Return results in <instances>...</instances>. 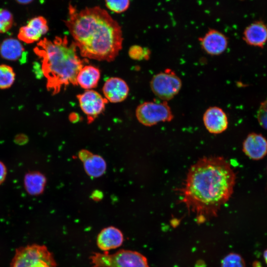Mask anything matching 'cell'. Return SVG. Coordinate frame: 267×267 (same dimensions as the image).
Here are the masks:
<instances>
[{"instance_id":"1","label":"cell","mask_w":267,"mask_h":267,"mask_svg":"<svg viewBox=\"0 0 267 267\" xmlns=\"http://www.w3.org/2000/svg\"><path fill=\"white\" fill-rule=\"evenodd\" d=\"M235 181V173L224 158L203 157L189 169L179 189L181 202L202 223L217 216L231 196Z\"/></svg>"},{"instance_id":"2","label":"cell","mask_w":267,"mask_h":267,"mask_svg":"<svg viewBox=\"0 0 267 267\" xmlns=\"http://www.w3.org/2000/svg\"><path fill=\"white\" fill-rule=\"evenodd\" d=\"M65 23L83 57L110 62L122 49L120 25L99 6L78 10L70 4Z\"/></svg>"},{"instance_id":"3","label":"cell","mask_w":267,"mask_h":267,"mask_svg":"<svg viewBox=\"0 0 267 267\" xmlns=\"http://www.w3.org/2000/svg\"><path fill=\"white\" fill-rule=\"evenodd\" d=\"M77 47L68 38L56 37L51 41L44 38L34 48L41 59L42 70L46 80V88L52 95L70 85L77 86V76L84 66L77 54Z\"/></svg>"},{"instance_id":"4","label":"cell","mask_w":267,"mask_h":267,"mask_svg":"<svg viewBox=\"0 0 267 267\" xmlns=\"http://www.w3.org/2000/svg\"><path fill=\"white\" fill-rule=\"evenodd\" d=\"M10 267H56V263L45 246L34 244L17 248Z\"/></svg>"},{"instance_id":"5","label":"cell","mask_w":267,"mask_h":267,"mask_svg":"<svg viewBox=\"0 0 267 267\" xmlns=\"http://www.w3.org/2000/svg\"><path fill=\"white\" fill-rule=\"evenodd\" d=\"M90 260L92 267H149L144 256L129 250L121 249L111 254L93 253Z\"/></svg>"},{"instance_id":"6","label":"cell","mask_w":267,"mask_h":267,"mask_svg":"<svg viewBox=\"0 0 267 267\" xmlns=\"http://www.w3.org/2000/svg\"><path fill=\"white\" fill-rule=\"evenodd\" d=\"M135 116L139 123L148 127L170 122L174 118L171 107L165 101L144 102L137 107Z\"/></svg>"},{"instance_id":"7","label":"cell","mask_w":267,"mask_h":267,"mask_svg":"<svg viewBox=\"0 0 267 267\" xmlns=\"http://www.w3.org/2000/svg\"><path fill=\"white\" fill-rule=\"evenodd\" d=\"M150 87L156 96L167 101L178 93L182 87V82L174 71L166 69L153 76L150 82Z\"/></svg>"},{"instance_id":"8","label":"cell","mask_w":267,"mask_h":267,"mask_svg":"<svg viewBox=\"0 0 267 267\" xmlns=\"http://www.w3.org/2000/svg\"><path fill=\"white\" fill-rule=\"evenodd\" d=\"M77 97L81 110L87 115L89 123L103 112L108 102L105 97L92 89L86 90L78 94Z\"/></svg>"},{"instance_id":"9","label":"cell","mask_w":267,"mask_h":267,"mask_svg":"<svg viewBox=\"0 0 267 267\" xmlns=\"http://www.w3.org/2000/svg\"><path fill=\"white\" fill-rule=\"evenodd\" d=\"M48 31L47 20L44 17L38 16L31 19L26 25L19 29L18 38L27 44H31L38 41Z\"/></svg>"},{"instance_id":"10","label":"cell","mask_w":267,"mask_h":267,"mask_svg":"<svg viewBox=\"0 0 267 267\" xmlns=\"http://www.w3.org/2000/svg\"><path fill=\"white\" fill-rule=\"evenodd\" d=\"M199 41L203 50L211 55L221 54L228 45L226 36L215 29H210L203 36L199 38Z\"/></svg>"},{"instance_id":"11","label":"cell","mask_w":267,"mask_h":267,"mask_svg":"<svg viewBox=\"0 0 267 267\" xmlns=\"http://www.w3.org/2000/svg\"><path fill=\"white\" fill-rule=\"evenodd\" d=\"M204 125L207 131L213 134L224 132L228 125V119L225 112L220 107H209L203 116Z\"/></svg>"},{"instance_id":"12","label":"cell","mask_w":267,"mask_h":267,"mask_svg":"<svg viewBox=\"0 0 267 267\" xmlns=\"http://www.w3.org/2000/svg\"><path fill=\"white\" fill-rule=\"evenodd\" d=\"M242 150L250 159L261 160L267 154V139L261 134L250 133L243 142Z\"/></svg>"},{"instance_id":"13","label":"cell","mask_w":267,"mask_h":267,"mask_svg":"<svg viewBox=\"0 0 267 267\" xmlns=\"http://www.w3.org/2000/svg\"><path fill=\"white\" fill-rule=\"evenodd\" d=\"M102 91L105 98L112 103L124 101L128 96L129 88L126 82L118 77H111L105 82Z\"/></svg>"},{"instance_id":"14","label":"cell","mask_w":267,"mask_h":267,"mask_svg":"<svg viewBox=\"0 0 267 267\" xmlns=\"http://www.w3.org/2000/svg\"><path fill=\"white\" fill-rule=\"evenodd\" d=\"M78 156L83 162L85 171L88 176L98 178L105 173L106 163L101 156L83 149L79 152Z\"/></svg>"},{"instance_id":"15","label":"cell","mask_w":267,"mask_h":267,"mask_svg":"<svg viewBox=\"0 0 267 267\" xmlns=\"http://www.w3.org/2000/svg\"><path fill=\"white\" fill-rule=\"evenodd\" d=\"M124 241L121 231L114 226H108L102 229L97 235L96 244L104 252H107L121 246Z\"/></svg>"},{"instance_id":"16","label":"cell","mask_w":267,"mask_h":267,"mask_svg":"<svg viewBox=\"0 0 267 267\" xmlns=\"http://www.w3.org/2000/svg\"><path fill=\"white\" fill-rule=\"evenodd\" d=\"M243 39L248 45L263 48L267 42V26L262 21H255L244 30Z\"/></svg>"},{"instance_id":"17","label":"cell","mask_w":267,"mask_h":267,"mask_svg":"<svg viewBox=\"0 0 267 267\" xmlns=\"http://www.w3.org/2000/svg\"><path fill=\"white\" fill-rule=\"evenodd\" d=\"M100 78L98 68L91 65L83 66L77 76L78 85L86 90L91 89L97 86Z\"/></svg>"},{"instance_id":"18","label":"cell","mask_w":267,"mask_h":267,"mask_svg":"<svg viewBox=\"0 0 267 267\" xmlns=\"http://www.w3.org/2000/svg\"><path fill=\"white\" fill-rule=\"evenodd\" d=\"M24 48L21 43L14 38L4 40L0 45L1 56L7 60L16 61L24 57Z\"/></svg>"},{"instance_id":"19","label":"cell","mask_w":267,"mask_h":267,"mask_svg":"<svg viewBox=\"0 0 267 267\" xmlns=\"http://www.w3.org/2000/svg\"><path fill=\"white\" fill-rule=\"evenodd\" d=\"M46 179L40 172H32L25 175L24 186L27 192L31 195H39L44 190Z\"/></svg>"},{"instance_id":"20","label":"cell","mask_w":267,"mask_h":267,"mask_svg":"<svg viewBox=\"0 0 267 267\" xmlns=\"http://www.w3.org/2000/svg\"><path fill=\"white\" fill-rule=\"evenodd\" d=\"M15 74L11 67L0 65V89L10 87L15 81Z\"/></svg>"},{"instance_id":"21","label":"cell","mask_w":267,"mask_h":267,"mask_svg":"<svg viewBox=\"0 0 267 267\" xmlns=\"http://www.w3.org/2000/svg\"><path fill=\"white\" fill-rule=\"evenodd\" d=\"M221 267H246L243 258L239 254L230 253L222 261Z\"/></svg>"},{"instance_id":"22","label":"cell","mask_w":267,"mask_h":267,"mask_svg":"<svg viewBox=\"0 0 267 267\" xmlns=\"http://www.w3.org/2000/svg\"><path fill=\"white\" fill-rule=\"evenodd\" d=\"M13 23L12 14L8 10L0 8V33L9 30Z\"/></svg>"},{"instance_id":"23","label":"cell","mask_w":267,"mask_h":267,"mask_svg":"<svg viewBox=\"0 0 267 267\" xmlns=\"http://www.w3.org/2000/svg\"><path fill=\"white\" fill-rule=\"evenodd\" d=\"M107 8L112 12L121 13L129 7L130 0H105Z\"/></svg>"},{"instance_id":"24","label":"cell","mask_w":267,"mask_h":267,"mask_svg":"<svg viewBox=\"0 0 267 267\" xmlns=\"http://www.w3.org/2000/svg\"><path fill=\"white\" fill-rule=\"evenodd\" d=\"M128 53L130 58L136 60H147L150 55L149 49L138 45L131 46Z\"/></svg>"},{"instance_id":"25","label":"cell","mask_w":267,"mask_h":267,"mask_svg":"<svg viewBox=\"0 0 267 267\" xmlns=\"http://www.w3.org/2000/svg\"><path fill=\"white\" fill-rule=\"evenodd\" d=\"M257 117L260 125L267 130V99L261 102L257 111Z\"/></svg>"},{"instance_id":"26","label":"cell","mask_w":267,"mask_h":267,"mask_svg":"<svg viewBox=\"0 0 267 267\" xmlns=\"http://www.w3.org/2000/svg\"><path fill=\"white\" fill-rule=\"evenodd\" d=\"M7 175V169L4 164L0 161V184L5 180Z\"/></svg>"},{"instance_id":"27","label":"cell","mask_w":267,"mask_h":267,"mask_svg":"<svg viewBox=\"0 0 267 267\" xmlns=\"http://www.w3.org/2000/svg\"><path fill=\"white\" fill-rule=\"evenodd\" d=\"M34 0H15L16 2L22 4H27L31 3Z\"/></svg>"},{"instance_id":"28","label":"cell","mask_w":267,"mask_h":267,"mask_svg":"<svg viewBox=\"0 0 267 267\" xmlns=\"http://www.w3.org/2000/svg\"><path fill=\"white\" fill-rule=\"evenodd\" d=\"M253 267H262L260 264V263L258 261H256L254 262Z\"/></svg>"},{"instance_id":"29","label":"cell","mask_w":267,"mask_h":267,"mask_svg":"<svg viewBox=\"0 0 267 267\" xmlns=\"http://www.w3.org/2000/svg\"><path fill=\"white\" fill-rule=\"evenodd\" d=\"M263 256H264L265 261L266 264H267V249L264 251Z\"/></svg>"}]
</instances>
